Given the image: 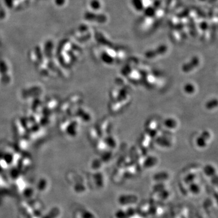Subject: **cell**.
<instances>
[{
  "mask_svg": "<svg viewBox=\"0 0 218 218\" xmlns=\"http://www.w3.org/2000/svg\"><path fill=\"white\" fill-rule=\"evenodd\" d=\"M84 18L86 20L101 24L105 23L107 21V17L104 14L95 13L91 12H87L84 14Z\"/></svg>",
  "mask_w": 218,
  "mask_h": 218,
  "instance_id": "obj_1",
  "label": "cell"
},
{
  "mask_svg": "<svg viewBox=\"0 0 218 218\" xmlns=\"http://www.w3.org/2000/svg\"><path fill=\"white\" fill-rule=\"evenodd\" d=\"M167 51V47L165 45H161L160 46L154 49V50H149L147 51L145 54V56L148 58H152L154 57H157L158 55H160L162 54L165 53Z\"/></svg>",
  "mask_w": 218,
  "mask_h": 218,
  "instance_id": "obj_2",
  "label": "cell"
},
{
  "mask_svg": "<svg viewBox=\"0 0 218 218\" xmlns=\"http://www.w3.org/2000/svg\"><path fill=\"white\" fill-rule=\"evenodd\" d=\"M199 63V59L197 57L193 58L190 62L187 63L185 64H184L182 66V70L185 72H190L195 68L196 67L198 66Z\"/></svg>",
  "mask_w": 218,
  "mask_h": 218,
  "instance_id": "obj_3",
  "label": "cell"
},
{
  "mask_svg": "<svg viewBox=\"0 0 218 218\" xmlns=\"http://www.w3.org/2000/svg\"><path fill=\"white\" fill-rule=\"evenodd\" d=\"M143 10H144V15L146 17L150 18V17H153L155 16L156 9L153 6H149V7L146 8L145 9H144Z\"/></svg>",
  "mask_w": 218,
  "mask_h": 218,
  "instance_id": "obj_4",
  "label": "cell"
},
{
  "mask_svg": "<svg viewBox=\"0 0 218 218\" xmlns=\"http://www.w3.org/2000/svg\"><path fill=\"white\" fill-rule=\"evenodd\" d=\"M132 3L134 9L138 11H141L144 9L142 0H132Z\"/></svg>",
  "mask_w": 218,
  "mask_h": 218,
  "instance_id": "obj_5",
  "label": "cell"
},
{
  "mask_svg": "<svg viewBox=\"0 0 218 218\" xmlns=\"http://www.w3.org/2000/svg\"><path fill=\"white\" fill-rule=\"evenodd\" d=\"M89 5L90 8L94 10H98L101 7V2L99 0H91L90 1Z\"/></svg>",
  "mask_w": 218,
  "mask_h": 218,
  "instance_id": "obj_6",
  "label": "cell"
},
{
  "mask_svg": "<svg viewBox=\"0 0 218 218\" xmlns=\"http://www.w3.org/2000/svg\"><path fill=\"white\" fill-rule=\"evenodd\" d=\"M103 57L104 61H105L106 63H112V61H113V60H114L112 57H111V56H110L109 54H107V53H104L103 55Z\"/></svg>",
  "mask_w": 218,
  "mask_h": 218,
  "instance_id": "obj_7",
  "label": "cell"
},
{
  "mask_svg": "<svg viewBox=\"0 0 218 218\" xmlns=\"http://www.w3.org/2000/svg\"><path fill=\"white\" fill-rule=\"evenodd\" d=\"M199 28L202 30L205 31V30H207L208 28H209V24H208V23L206 21H202V22H201L200 23Z\"/></svg>",
  "mask_w": 218,
  "mask_h": 218,
  "instance_id": "obj_8",
  "label": "cell"
},
{
  "mask_svg": "<svg viewBox=\"0 0 218 218\" xmlns=\"http://www.w3.org/2000/svg\"><path fill=\"white\" fill-rule=\"evenodd\" d=\"M66 0H55V4L57 6H59V7L63 6L64 4L66 3Z\"/></svg>",
  "mask_w": 218,
  "mask_h": 218,
  "instance_id": "obj_9",
  "label": "cell"
},
{
  "mask_svg": "<svg viewBox=\"0 0 218 218\" xmlns=\"http://www.w3.org/2000/svg\"><path fill=\"white\" fill-rule=\"evenodd\" d=\"M200 1H205V0H200Z\"/></svg>",
  "mask_w": 218,
  "mask_h": 218,
  "instance_id": "obj_10",
  "label": "cell"
}]
</instances>
